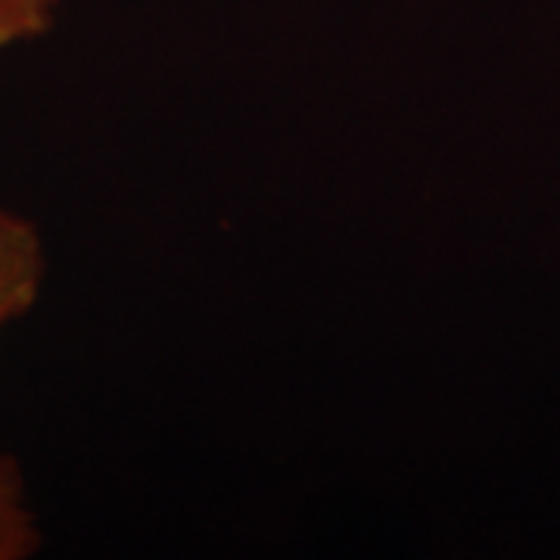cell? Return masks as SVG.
<instances>
[{"label":"cell","instance_id":"cell-1","mask_svg":"<svg viewBox=\"0 0 560 560\" xmlns=\"http://www.w3.org/2000/svg\"><path fill=\"white\" fill-rule=\"evenodd\" d=\"M44 271L47 256L38 228L0 206V330L38 302Z\"/></svg>","mask_w":560,"mask_h":560},{"label":"cell","instance_id":"cell-2","mask_svg":"<svg viewBox=\"0 0 560 560\" xmlns=\"http://www.w3.org/2000/svg\"><path fill=\"white\" fill-rule=\"evenodd\" d=\"M40 545L38 521L25 495L20 464L0 458V560H22Z\"/></svg>","mask_w":560,"mask_h":560},{"label":"cell","instance_id":"cell-3","mask_svg":"<svg viewBox=\"0 0 560 560\" xmlns=\"http://www.w3.org/2000/svg\"><path fill=\"white\" fill-rule=\"evenodd\" d=\"M54 13L57 0H0V50L44 35Z\"/></svg>","mask_w":560,"mask_h":560}]
</instances>
